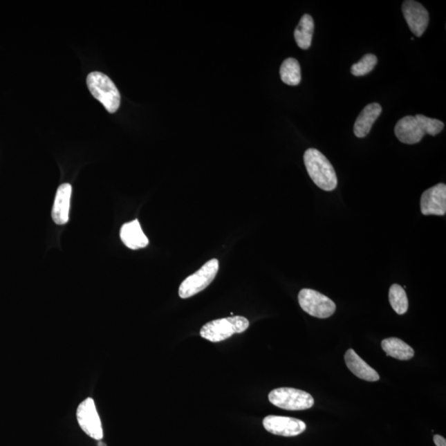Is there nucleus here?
I'll return each instance as SVG.
<instances>
[{
  "instance_id": "obj_13",
  "label": "nucleus",
  "mask_w": 446,
  "mask_h": 446,
  "mask_svg": "<svg viewBox=\"0 0 446 446\" xmlns=\"http://www.w3.org/2000/svg\"><path fill=\"white\" fill-rule=\"evenodd\" d=\"M120 238L123 244L131 250L145 248L149 244L148 238L144 234L138 219L123 225L120 230Z\"/></svg>"
},
{
  "instance_id": "obj_22",
  "label": "nucleus",
  "mask_w": 446,
  "mask_h": 446,
  "mask_svg": "<svg viewBox=\"0 0 446 446\" xmlns=\"http://www.w3.org/2000/svg\"><path fill=\"white\" fill-rule=\"evenodd\" d=\"M433 440H434V443L436 446H446V440L443 436L436 435Z\"/></svg>"
},
{
  "instance_id": "obj_16",
  "label": "nucleus",
  "mask_w": 446,
  "mask_h": 446,
  "mask_svg": "<svg viewBox=\"0 0 446 446\" xmlns=\"http://www.w3.org/2000/svg\"><path fill=\"white\" fill-rule=\"evenodd\" d=\"M381 346L387 355L399 360H409L414 356L413 348L398 338H387Z\"/></svg>"
},
{
  "instance_id": "obj_6",
  "label": "nucleus",
  "mask_w": 446,
  "mask_h": 446,
  "mask_svg": "<svg viewBox=\"0 0 446 446\" xmlns=\"http://www.w3.org/2000/svg\"><path fill=\"white\" fill-rule=\"evenodd\" d=\"M299 301L304 312L321 319L333 316L337 309V306L328 297L310 288H304L299 292Z\"/></svg>"
},
{
  "instance_id": "obj_11",
  "label": "nucleus",
  "mask_w": 446,
  "mask_h": 446,
  "mask_svg": "<svg viewBox=\"0 0 446 446\" xmlns=\"http://www.w3.org/2000/svg\"><path fill=\"white\" fill-rule=\"evenodd\" d=\"M394 133L399 141L407 145L420 142L425 136L415 116L400 119L395 126Z\"/></svg>"
},
{
  "instance_id": "obj_9",
  "label": "nucleus",
  "mask_w": 446,
  "mask_h": 446,
  "mask_svg": "<svg viewBox=\"0 0 446 446\" xmlns=\"http://www.w3.org/2000/svg\"><path fill=\"white\" fill-rule=\"evenodd\" d=\"M402 11L407 25L416 37H422L429 24V14L426 8L414 0L403 2Z\"/></svg>"
},
{
  "instance_id": "obj_2",
  "label": "nucleus",
  "mask_w": 446,
  "mask_h": 446,
  "mask_svg": "<svg viewBox=\"0 0 446 446\" xmlns=\"http://www.w3.org/2000/svg\"><path fill=\"white\" fill-rule=\"evenodd\" d=\"M87 86L93 96L104 106L109 113L118 111L121 103L120 93L109 76L101 72H92L88 75Z\"/></svg>"
},
{
  "instance_id": "obj_12",
  "label": "nucleus",
  "mask_w": 446,
  "mask_h": 446,
  "mask_svg": "<svg viewBox=\"0 0 446 446\" xmlns=\"http://www.w3.org/2000/svg\"><path fill=\"white\" fill-rule=\"evenodd\" d=\"M72 186L63 184L59 187L55 198L52 216L55 223L64 225L69 221Z\"/></svg>"
},
{
  "instance_id": "obj_10",
  "label": "nucleus",
  "mask_w": 446,
  "mask_h": 446,
  "mask_svg": "<svg viewBox=\"0 0 446 446\" xmlns=\"http://www.w3.org/2000/svg\"><path fill=\"white\" fill-rule=\"evenodd\" d=\"M423 215L443 216L446 212V185L439 184L427 189L420 198Z\"/></svg>"
},
{
  "instance_id": "obj_20",
  "label": "nucleus",
  "mask_w": 446,
  "mask_h": 446,
  "mask_svg": "<svg viewBox=\"0 0 446 446\" xmlns=\"http://www.w3.org/2000/svg\"><path fill=\"white\" fill-rule=\"evenodd\" d=\"M415 118L425 135L436 136L439 134L444 129V122L438 120V119L427 118L422 115V114H418Z\"/></svg>"
},
{
  "instance_id": "obj_1",
  "label": "nucleus",
  "mask_w": 446,
  "mask_h": 446,
  "mask_svg": "<svg viewBox=\"0 0 446 446\" xmlns=\"http://www.w3.org/2000/svg\"><path fill=\"white\" fill-rule=\"evenodd\" d=\"M304 160L314 184L325 191H333L337 188V174L333 165L322 152L317 149L309 148L304 153Z\"/></svg>"
},
{
  "instance_id": "obj_18",
  "label": "nucleus",
  "mask_w": 446,
  "mask_h": 446,
  "mask_svg": "<svg viewBox=\"0 0 446 446\" xmlns=\"http://www.w3.org/2000/svg\"><path fill=\"white\" fill-rule=\"evenodd\" d=\"M280 78L288 86H295L301 82V67L295 58H288L280 67Z\"/></svg>"
},
{
  "instance_id": "obj_4",
  "label": "nucleus",
  "mask_w": 446,
  "mask_h": 446,
  "mask_svg": "<svg viewBox=\"0 0 446 446\" xmlns=\"http://www.w3.org/2000/svg\"><path fill=\"white\" fill-rule=\"evenodd\" d=\"M219 263L216 259H212L201 268L194 274L189 276L180 284L178 295L181 299H189L198 294L214 281L218 274Z\"/></svg>"
},
{
  "instance_id": "obj_14",
  "label": "nucleus",
  "mask_w": 446,
  "mask_h": 446,
  "mask_svg": "<svg viewBox=\"0 0 446 446\" xmlns=\"http://www.w3.org/2000/svg\"><path fill=\"white\" fill-rule=\"evenodd\" d=\"M345 361L348 369L360 379L369 382L380 380L379 373L375 369L369 366L354 350L350 349L346 351Z\"/></svg>"
},
{
  "instance_id": "obj_7",
  "label": "nucleus",
  "mask_w": 446,
  "mask_h": 446,
  "mask_svg": "<svg viewBox=\"0 0 446 446\" xmlns=\"http://www.w3.org/2000/svg\"><path fill=\"white\" fill-rule=\"evenodd\" d=\"M77 419L80 427L89 436L97 440L103 438L101 420L92 398H87L80 403L77 409Z\"/></svg>"
},
{
  "instance_id": "obj_5",
  "label": "nucleus",
  "mask_w": 446,
  "mask_h": 446,
  "mask_svg": "<svg viewBox=\"0 0 446 446\" xmlns=\"http://www.w3.org/2000/svg\"><path fill=\"white\" fill-rule=\"evenodd\" d=\"M269 400L279 409L288 411L307 410L311 409L315 402L311 394L292 388H279L271 391Z\"/></svg>"
},
{
  "instance_id": "obj_3",
  "label": "nucleus",
  "mask_w": 446,
  "mask_h": 446,
  "mask_svg": "<svg viewBox=\"0 0 446 446\" xmlns=\"http://www.w3.org/2000/svg\"><path fill=\"white\" fill-rule=\"evenodd\" d=\"M250 322L241 316L222 318L207 322L201 330L203 338L211 342H220L232 335L242 333L248 328Z\"/></svg>"
},
{
  "instance_id": "obj_17",
  "label": "nucleus",
  "mask_w": 446,
  "mask_h": 446,
  "mask_svg": "<svg viewBox=\"0 0 446 446\" xmlns=\"http://www.w3.org/2000/svg\"><path fill=\"white\" fill-rule=\"evenodd\" d=\"M314 22L311 15H304L295 31L296 44L301 49L307 50L312 45Z\"/></svg>"
},
{
  "instance_id": "obj_8",
  "label": "nucleus",
  "mask_w": 446,
  "mask_h": 446,
  "mask_svg": "<svg viewBox=\"0 0 446 446\" xmlns=\"http://www.w3.org/2000/svg\"><path fill=\"white\" fill-rule=\"evenodd\" d=\"M266 430L276 436L286 437L297 436L306 431L305 422L296 418L281 416H267L263 420Z\"/></svg>"
},
{
  "instance_id": "obj_19",
  "label": "nucleus",
  "mask_w": 446,
  "mask_h": 446,
  "mask_svg": "<svg viewBox=\"0 0 446 446\" xmlns=\"http://www.w3.org/2000/svg\"><path fill=\"white\" fill-rule=\"evenodd\" d=\"M389 303L393 309L399 315H402L407 313L409 309V299L405 288L398 284H393L389 288Z\"/></svg>"
},
{
  "instance_id": "obj_21",
  "label": "nucleus",
  "mask_w": 446,
  "mask_h": 446,
  "mask_svg": "<svg viewBox=\"0 0 446 446\" xmlns=\"http://www.w3.org/2000/svg\"><path fill=\"white\" fill-rule=\"evenodd\" d=\"M378 59L375 55H365L360 62L351 66V74L355 76H363L371 73L377 65Z\"/></svg>"
},
{
  "instance_id": "obj_15",
  "label": "nucleus",
  "mask_w": 446,
  "mask_h": 446,
  "mask_svg": "<svg viewBox=\"0 0 446 446\" xmlns=\"http://www.w3.org/2000/svg\"><path fill=\"white\" fill-rule=\"evenodd\" d=\"M382 113L381 105L378 103L369 104L357 118L354 125V133L357 138H364L369 133L373 123Z\"/></svg>"
}]
</instances>
